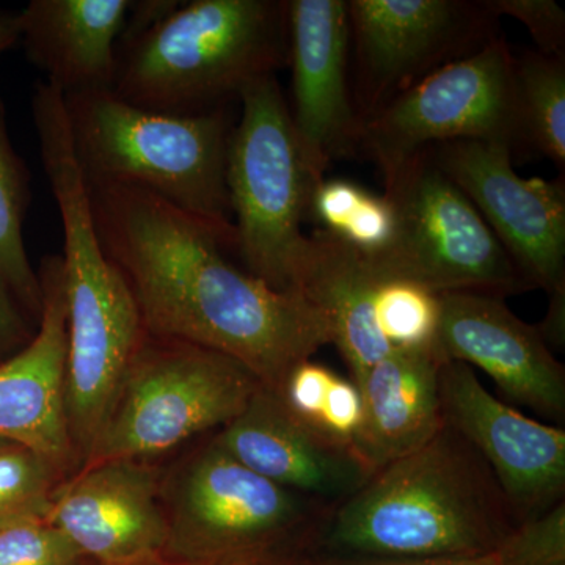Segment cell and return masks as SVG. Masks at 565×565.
<instances>
[{
	"instance_id": "obj_1",
	"label": "cell",
	"mask_w": 565,
	"mask_h": 565,
	"mask_svg": "<svg viewBox=\"0 0 565 565\" xmlns=\"http://www.w3.org/2000/svg\"><path fill=\"white\" fill-rule=\"evenodd\" d=\"M87 185L99 239L131 289L145 332L221 352L274 393L333 343L318 305L275 291L226 258L236 250L234 234L141 189Z\"/></svg>"
},
{
	"instance_id": "obj_2",
	"label": "cell",
	"mask_w": 565,
	"mask_h": 565,
	"mask_svg": "<svg viewBox=\"0 0 565 565\" xmlns=\"http://www.w3.org/2000/svg\"><path fill=\"white\" fill-rule=\"evenodd\" d=\"M32 115L41 162L63 230L68 311L66 415L82 467L109 419L145 329L128 282L99 239L87 181L71 139L63 93L39 82L33 90Z\"/></svg>"
},
{
	"instance_id": "obj_3",
	"label": "cell",
	"mask_w": 565,
	"mask_h": 565,
	"mask_svg": "<svg viewBox=\"0 0 565 565\" xmlns=\"http://www.w3.org/2000/svg\"><path fill=\"white\" fill-rule=\"evenodd\" d=\"M326 522L334 550L379 559L489 555L519 523L489 465L448 424L374 471Z\"/></svg>"
},
{
	"instance_id": "obj_4",
	"label": "cell",
	"mask_w": 565,
	"mask_h": 565,
	"mask_svg": "<svg viewBox=\"0 0 565 565\" xmlns=\"http://www.w3.org/2000/svg\"><path fill=\"white\" fill-rule=\"evenodd\" d=\"M288 66V2L193 0L118 41L111 93L159 114H210Z\"/></svg>"
},
{
	"instance_id": "obj_5",
	"label": "cell",
	"mask_w": 565,
	"mask_h": 565,
	"mask_svg": "<svg viewBox=\"0 0 565 565\" xmlns=\"http://www.w3.org/2000/svg\"><path fill=\"white\" fill-rule=\"evenodd\" d=\"M65 107L87 182L141 189L236 236L226 191L228 109L180 117L140 109L111 92L65 96Z\"/></svg>"
},
{
	"instance_id": "obj_6",
	"label": "cell",
	"mask_w": 565,
	"mask_h": 565,
	"mask_svg": "<svg viewBox=\"0 0 565 565\" xmlns=\"http://www.w3.org/2000/svg\"><path fill=\"white\" fill-rule=\"evenodd\" d=\"M239 103L226 156L236 250L253 277L294 292L302 223L319 181L297 143L277 74L252 82Z\"/></svg>"
},
{
	"instance_id": "obj_7",
	"label": "cell",
	"mask_w": 565,
	"mask_h": 565,
	"mask_svg": "<svg viewBox=\"0 0 565 565\" xmlns=\"http://www.w3.org/2000/svg\"><path fill=\"white\" fill-rule=\"evenodd\" d=\"M259 385L247 367L221 352L145 332L84 465L151 462L196 435L222 429Z\"/></svg>"
},
{
	"instance_id": "obj_8",
	"label": "cell",
	"mask_w": 565,
	"mask_h": 565,
	"mask_svg": "<svg viewBox=\"0 0 565 565\" xmlns=\"http://www.w3.org/2000/svg\"><path fill=\"white\" fill-rule=\"evenodd\" d=\"M167 545L180 565H270L282 542L333 508L267 481L212 438L163 479Z\"/></svg>"
},
{
	"instance_id": "obj_9",
	"label": "cell",
	"mask_w": 565,
	"mask_h": 565,
	"mask_svg": "<svg viewBox=\"0 0 565 565\" xmlns=\"http://www.w3.org/2000/svg\"><path fill=\"white\" fill-rule=\"evenodd\" d=\"M396 212L384 256L367 264L377 280L403 278L430 291L504 297L531 289L473 203L434 162L429 150L382 172Z\"/></svg>"
},
{
	"instance_id": "obj_10",
	"label": "cell",
	"mask_w": 565,
	"mask_h": 565,
	"mask_svg": "<svg viewBox=\"0 0 565 565\" xmlns=\"http://www.w3.org/2000/svg\"><path fill=\"white\" fill-rule=\"evenodd\" d=\"M516 57L503 36L435 71L362 122L359 152L381 172L456 140L525 148L516 110Z\"/></svg>"
},
{
	"instance_id": "obj_11",
	"label": "cell",
	"mask_w": 565,
	"mask_h": 565,
	"mask_svg": "<svg viewBox=\"0 0 565 565\" xmlns=\"http://www.w3.org/2000/svg\"><path fill=\"white\" fill-rule=\"evenodd\" d=\"M351 92L360 121L435 71L498 39L484 0H349Z\"/></svg>"
},
{
	"instance_id": "obj_12",
	"label": "cell",
	"mask_w": 565,
	"mask_h": 565,
	"mask_svg": "<svg viewBox=\"0 0 565 565\" xmlns=\"http://www.w3.org/2000/svg\"><path fill=\"white\" fill-rule=\"evenodd\" d=\"M473 203L531 289L565 291V181L522 178L504 143L456 140L427 148Z\"/></svg>"
},
{
	"instance_id": "obj_13",
	"label": "cell",
	"mask_w": 565,
	"mask_h": 565,
	"mask_svg": "<svg viewBox=\"0 0 565 565\" xmlns=\"http://www.w3.org/2000/svg\"><path fill=\"white\" fill-rule=\"evenodd\" d=\"M445 424L486 460L516 522L564 501L565 430L539 423L493 396L471 366L444 363L438 377Z\"/></svg>"
},
{
	"instance_id": "obj_14",
	"label": "cell",
	"mask_w": 565,
	"mask_h": 565,
	"mask_svg": "<svg viewBox=\"0 0 565 565\" xmlns=\"http://www.w3.org/2000/svg\"><path fill=\"white\" fill-rule=\"evenodd\" d=\"M348 2L288 0L289 106L294 134L316 180L330 163L359 154L362 121L349 79Z\"/></svg>"
},
{
	"instance_id": "obj_15",
	"label": "cell",
	"mask_w": 565,
	"mask_h": 565,
	"mask_svg": "<svg viewBox=\"0 0 565 565\" xmlns=\"http://www.w3.org/2000/svg\"><path fill=\"white\" fill-rule=\"evenodd\" d=\"M163 478L147 460L84 465L63 479L47 516L92 565H139L163 556Z\"/></svg>"
},
{
	"instance_id": "obj_16",
	"label": "cell",
	"mask_w": 565,
	"mask_h": 565,
	"mask_svg": "<svg viewBox=\"0 0 565 565\" xmlns=\"http://www.w3.org/2000/svg\"><path fill=\"white\" fill-rule=\"evenodd\" d=\"M39 273L43 307L29 343L0 363V440L31 449L63 476L79 470L66 415L68 311L62 256Z\"/></svg>"
},
{
	"instance_id": "obj_17",
	"label": "cell",
	"mask_w": 565,
	"mask_h": 565,
	"mask_svg": "<svg viewBox=\"0 0 565 565\" xmlns=\"http://www.w3.org/2000/svg\"><path fill=\"white\" fill-rule=\"evenodd\" d=\"M437 345L446 360L479 367L508 399L553 422L565 418V367L537 327L512 313L503 297L440 294Z\"/></svg>"
},
{
	"instance_id": "obj_18",
	"label": "cell",
	"mask_w": 565,
	"mask_h": 565,
	"mask_svg": "<svg viewBox=\"0 0 565 565\" xmlns=\"http://www.w3.org/2000/svg\"><path fill=\"white\" fill-rule=\"evenodd\" d=\"M214 440L253 473L330 508L374 473L352 448L300 422L262 385Z\"/></svg>"
},
{
	"instance_id": "obj_19",
	"label": "cell",
	"mask_w": 565,
	"mask_h": 565,
	"mask_svg": "<svg viewBox=\"0 0 565 565\" xmlns=\"http://www.w3.org/2000/svg\"><path fill=\"white\" fill-rule=\"evenodd\" d=\"M131 0H32L18 13L25 55L63 96L111 92Z\"/></svg>"
},
{
	"instance_id": "obj_20",
	"label": "cell",
	"mask_w": 565,
	"mask_h": 565,
	"mask_svg": "<svg viewBox=\"0 0 565 565\" xmlns=\"http://www.w3.org/2000/svg\"><path fill=\"white\" fill-rule=\"evenodd\" d=\"M438 345L392 351L359 384L363 419L353 451L373 471L422 448L445 426Z\"/></svg>"
},
{
	"instance_id": "obj_21",
	"label": "cell",
	"mask_w": 565,
	"mask_h": 565,
	"mask_svg": "<svg viewBox=\"0 0 565 565\" xmlns=\"http://www.w3.org/2000/svg\"><path fill=\"white\" fill-rule=\"evenodd\" d=\"M377 281L362 256L332 234L316 230L305 236L294 292L329 316L332 344L340 349L355 384L392 352L375 318Z\"/></svg>"
},
{
	"instance_id": "obj_22",
	"label": "cell",
	"mask_w": 565,
	"mask_h": 565,
	"mask_svg": "<svg viewBox=\"0 0 565 565\" xmlns=\"http://www.w3.org/2000/svg\"><path fill=\"white\" fill-rule=\"evenodd\" d=\"M29 202L31 180L11 145L6 106L0 96V280L6 282L29 318L39 323L43 292L22 236Z\"/></svg>"
},
{
	"instance_id": "obj_23",
	"label": "cell",
	"mask_w": 565,
	"mask_h": 565,
	"mask_svg": "<svg viewBox=\"0 0 565 565\" xmlns=\"http://www.w3.org/2000/svg\"><path fill=\"white\" fill-rule=\"evenodd\" d=\"M515 88L525 148H534L564 173L565 57L537 51L516 57Z\"/></svg>"
},
{
	"instance_id": "obj_24",
	"label": "cell",
	"mask_w": 565,
	"mask_h": 565,
	"mask_svg": "<svg viewBox=\"0 0 565 565\" xmlns=\"http://www.w3.org/2000/svg\"><path fill=\"white\" fill-rule=\"evenodd\" d=\"M379 329L392 351L433 348L440 323V294L403 278L379 280L374 292Z\"/></svg>"
},
{
	"instance_id": "obj_25",
	"label": "cell",
	"mask_w": 565,
	"mask_h": 565,
	"mask_svg": "<svg viewBox=\"0 0 565 565\" xmlns=\"http://www.w3.org/2000/svg\"><path fill=\"white\" fill-rule=\"evenodd\" d=\"M65 478L31 449L0 440V520L47 512L52 493Z\"/></svg>"
},
{
	"instance_id": "obj_26",
	"label": "cell",
	"mask_w": 565,
	"mask_h": 565,
	"mask_svg": "<svg viewBox=\"0 0 565 565\" xmlns=\"http://www.w3.org/2000/svg\"><path fill=\"white\" fill-rule=\"evenodd\" d=\"M0 565H92L47 512L0 520Z\"/></svg>"
},
{
	"instance_id": "obj_27",
	"label": "cell",
	"mask_w": 565,
	"mask_h": 565,
	"mask_svg": "<svg viewBox=\"0 0 565 565\" xmlns=\"http://www.w3.org/2000/svg\"><path fill=\"white\" fill-rule=\"evenodd\" d=\"M490 556L497 565H565V501L516 523Z\"/></svg>"
},
{
	"instance_id": "obj_28",
	"label": "cell",
	"mask_w": 565,
	"mask_h": 565,
	"mask_svg": "<svg viewBox=\"0 0 565 565\" xmlns=\"http://www.w3.org/2000/svg\"><path fill=\"white\" fill-rule=\"evenodd\" d=\"M494 17H511L525 24L539 54L565 57V13L553 0H484Z\"/></svg>"
},
{
	"instance_id": "obj_29",
	"label": "cell",
	"mask_w": 565,
	"mask_h": 565,
	"mask_svg": "<svg viewBox=\"0 0 565 565\" xmlns=\"http://www.w3.org/2000/svg\"><path fill=\"white\" fill-rule=\"evenodd\" d=\"M363 419L362 393L355 382L334 375L321 415L316 423V430L337 444L353 449L356 434Z\"/></svg>"
},
{
	"instance_id": "obj_30",
	"label": "cell",
	"mask_w": 565,
	"mask_h": 565,
	"mask_svg": "<svg viewBox=\"0 0 565 565\" xmlns=\"http://www.w3.org/2000/svg\"><path fill=\"white\" fill-rule=\"evenodd\" d=\"M337 373L323 364L305 362L286 379L280 392H277L281 403L300 422L315 427L321 415L323 399Z\"/></svg>"
},
{
	"instance_id": "obj_31",
	"label": "cell",
	"mask_w": 565,
	"mask_h": 565,
	"mask_svg": "<svg viewBox=\"0 0 565 565\" xmlns=\"http://www.w3.org/2000/svg\"><path fill=\"white\" fill-rule=\"evenodd\" d=\"M32 321L6 282L0 280V356L13 355L29 343L36 330V322Z\"/></svg>"
},
{
	"instance_id": "obj_32",
	"label": "cell",
	"mask_w": 565,
	"mask_h": 565,
	"mask_svg": "<svg viewBox=\"0 0 565 565\" xmlns=\"http://www.w3.org/2000/svg\"><path fill=\"white\" fill-rule=\"evenodd\" d=\"M535 327L550 351L552 349L563 351L565 345V291L548 296V310H546L545 319Z\"/></svg>"
},
{
	"instance_id": "obj_33",
	"label": "cell",
	"mask_w": 565,
	"mask_h": 565,
	"mask_svg": "<svg viewBox=\"0 0 565 565\" xmlns=\"http://www.w3.org/2000/svg\"><path fill=\"white\" fill-rule=\"evenodd\" d=\"M352 565H497L492 556L429 557V559H379Z\"/></svg>"
},
{
	"instance_id": "obj_34",
	"label": "cell",
	"mask_w": 565,
	"mask_h": 565,
	"mask_svg": "<svg viewBox=\"0 0 565 565\" xmlns=\"http://www.w3.org/2000/svg\"><path fill=\"white\" fill-rule=\"evenodd\" d=\"M20 22L18 13H0V54L20 43Z\"/></svg>"
},
{
	"instance_id": "obj_35",
	"label": "cell",
	"mask_w": 565,
	"mask_h": 565,
	"mask_svg": "<svg viewBox=\"0 0 565 565\" xmlns=\"http://www.w3.org/2000/svg\"><path fill=\"white\" fill-rule=\"evenodd\" d=\"M139 565H180V564H174V563H172V561L166 559V557H158V559L150 561V563H143V564H139Z\"/></svg>"
},
{
	"instance_id": "obj_36",
	"label": "cell",
	"mask_w": 565,
	"mask_h": 565,
	"mask_svg": "<svg viewBox=\"0 0 565 565\" xmlns=\"http://www.w3.org/2000/svg\"><path fill=\"white\" fill-rule=\"evenodd\" d=\"M273 565H277V564H273Z\"/></svg>"
}]
</instances>
